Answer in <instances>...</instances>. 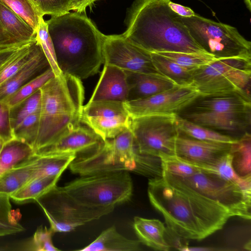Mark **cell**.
Segmentation results:
<instances>
[{"label":"cell","instance_id":"f35d334b","mask_svg":"<svg viewBox=\"0 0 251 251\" xmlns=\"http://www.w3.org/2000/svg\"><path fill=\"white\" fill-rule=\"evenodd\" d=\"M40 111L24 119L14 129V138L23 141L34 149L37 137Z\"/></svg>","mask_w":251,"mask_h":251},{"label":"cell","instance_id":"4dcf8cb0","mask_svg":"<svg viewBox=\"0 0 251 251\" xmlns=\"http://www.w3.org/2000/svg\"><path fill=\"white\" fill-rule=\"evenodd\" d=\"M60 176L39 178L30 181L16 192L10 198L17 202H25L35 200L56 185Z\"/></svg>","mask_w":251,"mask_h":251},{"label":"cell","instance_id":"f6af8a7d","mask_svg":"<svg viewBox=\"0 0 251 251\" xmlns=\"http://www.w3.org/2000/svg\"><path fill=\"white\" fill-rule=\"evenodd\" d=\"M24 46L0 49V68Z\"/></svg>","mask_w":251,"mask_h":251},{"label":"cell","instance_id":"3957f363","mask_svg":"<svg viewBox=\"0 0 251 251\" xmlns=\"http://www.w3.org/2000/svg\"><path fill=\"white\" fill-rule=\"evenodd\" d=\"M170 0H137L123 35L150 52L208 53L192 38L181 17L170 8Z\"/></svg>","mask_w":251,"mask_h":251},{"label":"cell","instance_id":"e0dca14e","mask_svg":"<svg viewBox=\"0 0 251 251\" xmlns=\"http://www.w3.org/2000/svg\"><path fill=\"white\" fill-rule=\"evenodd\" d=\"M36 37V31L0 0V49L21 47Z\"/></svg>","mask_w":251,"mask_h":251},{"label":"cell","instance_id":"4316f807","mask_svg":"<svg viewBox=\"0 0 251 251\" xmlns=\"http://www.w3.org/2000/svg\"><path fill=\"white\" fill-rule=\"evenodd\" d=\"M97 0H31L41 16H59L73 10L82 13Z\"/></svg>","mask_w":251,"mask_h":251},{"label":"cell","instance_id":"e575fe53","mask_svg":"<svg viewBox=\"0 0 251 251\" xmlns=\"http://www.w3.org/2000/svg\"><path fill=\"white\" fill-rule=\"evenodd\" d=\"M40 89L17 105L10 107V119L13 130L25 118L40 110Z\"/></svg>","mask_w":251,"mask_h":251},{"label":"cell","instance_id":"cb8c5ba5","mask_svg":"<svg viewBox=\"0 0 251 251\" xmlns=\"http://www.w3.org/2000/svg\"><path fill=\"white\" fill-rule=\"evenodd\" d=\"M76 155L75 153H35L34 172L29 181L44 177L61 176Z\"/></svg>","mask_w":251,"mask_h":251},{"label":"cell","instance_id":"8992f818","mask_svg":"<svg viewBox=\"0 0 251 251\" xmlns=\"http://www.w3.org/2000/svg\"><path fill=\"white\" fill-rule=\"evenodd\" d=\"M65 196L86 208L110 209L130 200L133 183L128 171L81 176L62 187Z\"/></svg>","mask_w":251,"mask_h":251},{"label":"cell","instance_id":"603a6c76","mask_svg":"<svg viewBox=\"0 0 251 251\" xmlns=\"http://www.w3.org/2000/svg\"><path fill=\"white\" fill-rule=\"evenodd\" d=\"M140 242L126 238L111 226L103 230L92 243L79 251H138Z\"/></svg>","mask_w":251,"mask_h":251},{"label":"cell","instance_id":"60d3db41","mask_svg":"<svg viewBox=\"0 0 251 251\" xmlns=\"http://www.w3.org/2000/svg\"><path fill=\"white\" fill-rule=\"evenodd\" d=\"M162 172L171 175L186 177L202 170L174 155H162L160 157Z\"/></svg>","mask_w":251,"mask_h":251},{"label":"cell","instance_id":"c3c4849f","mask_svg":"<svg viewBox=\"0 0 251 251\" xmlns=\"http://www.w3.org/2000/svg\"><path fill=\"white\" fill-rule=\"evenodd\" d=\"M4 141L0 138V152L2 149V147L4 144Z\"/></svg>","mask_w":251,"mask_h":251},{"label":"cell","instance_id":"1f68e13d","mask_svg":"<svg viewBox=\"0 0 251 251\" xmlns=\"http://www.w3.org/2000/svg\"><path fill=\"white\" fill-rule=\"evenodd\" d=\"M40 48L36 37L34 40L23 46L0 68V85L20 70Z\"/></svg>","mask_w":251,"mask_h":251},{"label":"cell","instance_id":"7402d4cb","mask_svg":"<svg viewBox=\"0 0 251 251\" xmlns=\"http://www.w3.org/2000/svg\"><path fill=\"white\" fill-rule=\"evenodd\" d=\"M133 227L140 243L156 251L170 250L171 246L165 238L166 227L159 220L136 216Z\"/></svg>","mask_w":251,"mask_h":251},{"label":"cell","instance_id":"8d00e7d4","mask_svg":"<svg viewBox=\"0 0 251 251\" xmlns=\"http://www.w3.org/2000/svg\"><path fill=\"white\" fill-rule=\"evenodd\" d=\"M10 199L8 195L0 194V236L25 230L12 212Z\"/></svg>","mask_w":251,"mask_h":251},{"label":"cell","instance_id":"836d02e7","mask_svg":"<svg viewBox=\"0 0 251 251\" xmlns=\"http://www.w3.org/2000/svg\"><path fill=\"white\" fill-rule=\"evenodd\" d=\"M157 53L175 62L180 66L195 71L205 66L217 58L209 53L162 51Z\"/></svg>","mask_w":251,"mask_h":251},{"label":"cell","instance_id":"83f0119b","mask_svg":"<svg viewBox=\"0 0 251 251\" xmlns=\"http://www.w3.org/2000/svg\"><path fill=\"white\" fill-rule=\"evenodd\" d=\"M152 63L159 74L180 86L193 85L195 71L178 65L171 60L155 52H150Z\"/></svg>","mask_w":251,"mask_h":251},{"label":"cell","instance_id":"6da1fadb","mask_svg":"<svg viewBox=\"0 0 251 251\" xmlns=\"http://www.w3.org/2000/svg\"><path fill=\"white\" fill-rule=\"evenodd\" d=\"M148 195L169 229L186 239L202 240L234 217L216 202L162 176L149 179Z\"/></svg>","mask_w":251,"mask_h":251},{"label":"cell","instance_id":"d4e9b609","mask_svg":"<svg viewBox=\"0 0 251 251\" xmlns=\"http://www.w3.org/2000/svg\"><path fill=\"white\" fill-rule=\"evenodd\" d=\"M34 154L32 147L20 140L13 138L5 142L0 152V176L28 161Z\"/></svg>","mask_w":251,"mask_h":251},{"label":"cell","instance_id":"9a60e30c","mask_svg":"<svg viewBox=\"0 0 251 251\" xmlns=\"http://www.w3.org/2000/svg\"><path fill=\"white\" fill-rule=\"evenodd\" d=\"M103 64L131 72L158 73L151 53L135 45L123 34L106 35L103 48Z\"/></svg>","mask_w":251,"mask_h":251},{"label":"cell","instance_id":"ab89813d","mask_svg":"<svg viewBox=\"0 0 251 251\" xmlns=\"http://www.w3.org/2000/svg\"><path fill=\"white\" fill-rule=\"evenodd\" d=\"M36 31L40 18L38 10L31 0H1Z\"/></svg>","mask_w":251,"mask_h":251},{"label":"cell","instance_id":"484cf974","mask_svg":"<svg viewBox=\"0 0 251 251\" xmlns=\"http://www.w3.org/2000/svg\"><path fill=\"white\" fill-rule=\"evenodd\" d=\"M34 155L28 161L0 176V194L8 195L16 192L31 179L34 172Z\"/></svg>","mask_w":251,"mask_h":251},{"label":"cell","instance_id":"7dc6e473","mask_svg":"<svg viewBox=\"0 0 251 251\" xmlns=\"http://www.w3.org/2000/svg\"><path fill=\"white\" fill-rule=\"evenodd\" d=\"M244 248L247 250L251 251V241H249L248 243H247L244 246Z\"/></svg>","mask_w":251,"mask_h":251},{"label":"cell","instance_id":"7c38bea8","mask_svg":"<svg viewBox=\"0 0 251 251\" xmlns=\"http://www.w3.org/2000/svg\"><path fill=\"white\" fill-rule=\"evenodd\" d=\"M41 207L54 232H68L111 213L110 209L83 207L64 194L56 185L35 201Z\"/></svg>","mask_w":251,"mask_h":251},{"label":"cell","instance_id":"5b68a950","mask_svg":"<svg viewBox=\"0 0 251 251\" xmlns=\"http://www.w3.org/2000/svg\"><path fill=\"white\" fill-rule=\"evenodd\" d=\"M177 115L232 137L242 136L251 127V96L238 93L200 94Z\"/></svg>","mask_w":251,"mask_h":251},{"label":"cell","instance_id":"7bdbcfd3","mask_svg":"<svg viewBox=\"0 0 251 251\" xmlns=\"http://www.w3.org/2000/svg\"><path fill=\"white\" fill-rule=\"evenodd\" d=\"M10 109L6 102L0 101V138L4 142L14 138L10 119Z\"/></svg>","mask_w":251,"mask_h":251},{"label":"cell","instance_id":"7a4b0ae2","mask_svg":"<svg viewBox=\"0 0 251 251\" xmlns=\"http://www.w3.org/2000/svg\"><path fill=\"white\" fill-rule=\"evenodd\" d=\"M46 22L62 73L81 80L99 72L106 35L86 15L69 12Z\"/></svg>","mask_w":251,"mask_h":251},{"label":"cell","instance_id":"ee69618b","mask_svg":"<svg viewBox=\"0 0 251 251\" xmlns=\"http://www.w3.org/2000/svg\"><path fill=\"white\" fill-rule=\"evenodd\" d=\"M168 4L170 8L180 17H191L196 14L190 8L175 3L171 0L169 1Z\"/></svg>","mask_w":251,"mask_h":251},{"label":"cell","instance_id":"ffe728a7","mask_svg":"<svg viewBox=\"0 0 251 251\" xmlns=\"http://www.w3.org/2000/svg\"><path fill=\"white\" fill-rule=\"evenodd\" d=\"M125 72L128 87L127 101L147 98L178 85L159 73Z\"/></svg>","mask_w":251,"mask_h":251},{"label":"cell","instance_id":"9c48e42d","mask_svg":"<svg viewBox=\"0 0 251 251\" xmlns=\"http://www.w3.org/2000/svg\"><path fill=\"white\" fill-rule=\"evenodd\" d=\"M181 19L194 40L215 57H251V42L236 27L197 14L191 17H181Z\"/></svg>","mask_w":251,"mask_h":251},{"label":"cell","instance_id":"bcb514c9","mask_svg":"<svg viewBox=\"0 0 251 251\" xmlns=\"http://www.w3.org/2000/svg\"><path fill=\"white\" fill-rule=\"evenodd\" d=\"M247 8L251 11V0H244Z\"/></svg>","mask_w":251,"mask_h":251},{"label":"cell","instance_id":"b9f144b4","mask_svg":"<svg viewBox=\"0 0 251 251\" xmlns=\"http://www.w3.org/2000/svg\"><path fill=\"white\" fill-rule=\"evenodd\" d=\"M54 232L50 228L41 226L35 231L31 241V250L37 251H59L53 244Z\"/></svg>","mask_w":251,"mask_h":251},{"label":"cell","instance_id":"d6a6232c","mask_svg":"<svg viewBox=\"0 0 251 251\" xmlns=\"http://www.w3.org/2000/svg\"><path fill=\"white\" fill-rule=\"evenodd\" d=\"M204 170L215 173L235 184L248 197L251 199V177L243 178L235 172L232 166L230 153L215 166Z\"/></svg>","mask_w":251,"mask_h":251},{"label":"cell","instance_id":"ac0fdd59","mask_svg":"<svg viewBox=\"0 0 251 251\" xmlns=\"http://www.w3.org/2000/svg\"><path fill=\"white\" fill-rule=\"evenodd\" d=\"M103 140L90 128L80 125L62 136L51 146L36 152L37 154L75 153L94 148Z\"/></svg>","mask_w":251,"mask_h":251},{"label":"cell","instance_id":"f1b7e54d","mask_svg":"<svg viewBox=\"0 0 251 251\" xmlns=\"http://www.w3.org/2000/svg\"><path fill=\"white\" fill-rule=\"evenodd\" d=\"M230 153L235 172L243 178L251 177V135L246 132L231 145Z\"/></svg>","mask_w":251,"mask_h":251},{"label":"cell","instance_id":"8fae6325","mask_svg":"<svg viewBox=\"0 0 251 251\" xmlns=\"http://www.w3.org/2000/svg\"><path fill=\"white\" fill-rule=\"evenodd\" d=\"M138 153L157 157L175 155L179 135L176 115L155 114L131 118L129 128Z\"/></svg>","mask_w":251,"mask_h":251},{"label":"cell","instance_id":"44dd1931","mask_svg":"<svg viewBox=\"0 0 251 251\" xmlns=\"http://www.w3.org/2000/svg\"><path fill=\"white\" fill-rule=\"evenodd\" d=\"M50 68L42 49L15 74L0 85V101H3L28 82Z\"/></svg>","mask_w":251,"mask_h":251},{"label":"cell","instance_id":"30bf717a","mask_svg":"<svg viewBox=\"0 0 251 251\" xmlns=\"http://www.w3.org/2000/svg\"><path fill=\"white\" fill-rule=\"evenodd\" d=\"M162 177L216 202L234 217L251 220V199L238 186L215 173L202 170L191 176L180 177L162 172Z\"/></svg>","mask_w":251,"mask_h":251},{"label":"cell","instance_id":"f546056e","mask_svg":"<svg viewBox=\"0 0 251 251\" xmlns=\"http://www.w3.org/2000/svg\"><path fill=\"white\" fill-rule=\"evenodd\" d=\"M179 134L192 139L218 142L233 143L237 139L198 125L176 115Z\"/></svg>","mask_w":251,"mask_h":251},{"label":"cell","instance_id":"52a82bcc","mask_svg":"<svg viewBox=\"0 0 251 251\" xmlns=\"http://www.w3.org/2000/svg\"><path fill=\"white\" fill-rule=\"evenodd\" d=\"M92 149L82 155H76L69 166L72 173L85 176L136 169L138 152L129 128Z\"/></svg>","mask_w":251,"mask_h":251},{"label":"cell","instance_id":"2e32d148","mask_svg":"<svg viewBox=\"0 0 251 251\" xmlns=\"http://www.w3.org/2000/svg\"><path fill=\"white\" fill-rule=\"evenodd\" d=\"M232 144L199 140L179 134L175 155L203 170L215 166L229 154Z\"/></svg>","mask_w":251,"mask_h":251},{"label":"cell","instance_id":"74e56055","mask_svg":"<svg viewBox=\"0 0 251 251\" xmlns=\"http://www.w3.org/2000/svg\"><path fill=\"white\" fill-rule=\"evenodd\" d=\"M36 38L55 76L61 75L62 73L58 66L53 44L48 31V24L43 17H41L39 19L36 29Z\"/></svg>","mask_w":251,"mask_h":251},{"label":"cell","instance_id":"277c9868","mask_svg":"<svg viewBox=\"0 0 251 251\" xmlns=\"http://www.w3.org/2000/svg\"><path fill=\"white\" fill-rule=\"evenodd\" d=\"M40 90L41 103L35 153L51 146L80 125L84 99L81 80L63 73L51 78Z\"/></svg>","mask_w":251,"mask_h":251},{"label":"cell","instance_id":"5bb4252c","mask_svg":"<svg viewBox=\"0 0 251 251\" xmlns=\"http://www.w3.org/2000/svg\"><path fill=\"white\" fill-rule=\"evenodd\" d=\"M193 85L174 87L150 97L124 102L131 118L155 114L177 115L199 95Z\"/></svg>","mask_w":251,"mask_h":251},{"label":"cell","instance_id":"4fadbf2b","mask_svg":"<svg viewBox=\"0 0 251 251\" xmlns=\"http://www.w3.org/2000/svg\"><path fill=\"white\" fill-rule=\"evenodd\" d=\"M125 102L100 100L89 101L83 106L80 121L103 141L115 137L129 128L131 118Z\"/></svg>","mask_w":251,"mask_h":251},{"label":"cell","instance_id":"d6986e66","mask_svg":"<svg viewBox=\"0 0 251 251\" xmlns=\"http://www.w3.org/2000/svg\"><path fill=\"white\" fill-rule=\"evenodd\" d=\"M128 87L125 70L104 64L97 86L89 101L108 100L127 101Z\"/></svg>","mask_w":251,"mask_h":251},{"label":"cell","instance_id":"d590c367","mask_svg":"<svg viewBox=\"0 0 251 251\" xmlns=\"http://www.w3.org/2000/svg\"><path fill=\"white\" fill-rule=\"evenodd\" d=\"M54 76V73L51 68H49L25 84L3 101L6 102L10 107H12L34 94Z\"/></svg>","mask_w":251,"mask_h":251},{"label":"cell","instance_id":"ba28073f","mask_svg":"<svg viewBox=\"0 0 251 251\" xmlns=\"http://www.w3.org/2000/svg\"><path fill=\"white\" fill-rule=\"evenodd\" d=\"M251 57L217 58L194 71L201 95L238 93L251 96Z\"/></svg>","mask_w":251,"mask_h":251}]
</instances>
